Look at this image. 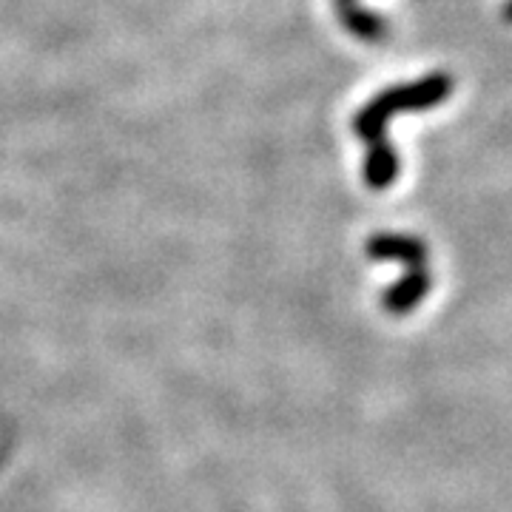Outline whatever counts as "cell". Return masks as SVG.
I'll use <instances>...</instances> for the list:
<instances>
[{
    "label": "cell",
    "mask_w": 512,
    "mask_h": 512,
    "mask_svg": "<svg viewBox=\"0 0 512 512\" xmlns=\"http://www.w3.org/2000/svg\"><path fill=\"white\" fill-rule=\"evenodd\" d=\"M367 256L382 259V262H402V265L421 268L427 259V248L421 239L407 237V234H376V237L367 239Z\"/></svg>",
    "instance_id": "cell-3"
},
{
    "label": "cell",
    "mask_w": 512,
    "mask_h": 512,
    "mask_svg": "<svg viewBox=\"0 0 512 512\" xmlns=\"http://www.w3.org/2000/svg\"><path fill=\"white\" fill-rule=\"evenodd\" d=\"M336 3H345V0H336Z\"/></svg>",
    "instance_id": "cell-7"
},
{
    "label": "cell",
    "mask_w": 512,
    "mask_h": 512,
    "mask_svg": "<svg viewBox=\"0 0 512 512\" xmlns=\"http://www.w3.org/2000/svg\"><path fill=\"white\" fill-rule=\"evenodd\" d=\"M427 288H430V276L424 271H413L384 293V305L390 313H407L427 293Z\"/></svg>",
    "instance_id": "cell-5"
},
{
    "label": "cell",
    "mask_w": 512,
    "mask_h": 512,
    "mask_svg": "<svg viewBox=\"0 0 512 512\" xmlns=\"http://www.w3.org/2000/svg\"><path fill=\"white\" fill-rule=\"evenodd\" d=\"M336 15H339V23H342L356 40L382 43L384 37L390 35V23H387L379 12H370L365 6H359L356 0L336 3Z\"/></svg>",
    "instance_id": "cell-4"
},
{
    "label": "cell",
    "mask_w": 512,
    "mask_h": 512,
    "mask_svg": "<svg viewBox=\"0 0 512 512\" xmlns=\"http://www.w3.org/2000/svg\"><path fill=\"white\" fill-rule=\"evenodd\" d=\"M501 15H504V20H507V23H512V0H507V3H504V12H501Z\"/></svg>",
    "instance_id": "cell-6"
},
{
    "label": "cell",
    "mask_w": 512,
    "mask_h": 512,
    "mask_svg": "<svg viewBox=\"0 0 512 512\" xmlns=\"http://www.w3.org/2000/svg\"><path fill=\"white\" fill-rule=\"evenodd\" d=\"M399 171H402V157L399 151L384 140L376 143H367L365 165H362V177H365L367 188L373 191H384L399 180Z\"/></svg>",
    "instance_id": "cell-2"
},
{
    "label": "cell",
    "mask_w": 512,
    "mask_h": 512,
    "mask_svg": "<svg viewBox=\"0 0 512 512\" xmlns=\"http://www.w3.org/2000/svg\"><path fill=\"white\" fill-rule=\"evenodd\" d=\"M456 89V80L447 72L424 74L413 83L402 86H390L379 92L373 100H367L362 109L353 117V134L365 143L384 140L387 123L396 114H413V111H430L439 109L444 100H450V94Z\"/></svg>",
    "instance_id": "cell-1"
}]
</instances>
